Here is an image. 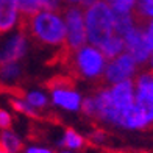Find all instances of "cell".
Returning <instances> with one entry per match:
<instances>
[{
	"mask_svg": "<svg viewBox=\"0 0 153 153\" xmlns=\"http://www.w3.org/2000/svg\"><path fill=\"white\" fill-rule=\"evenodd\" d=\"M19 30L25 36H30L44 45H61L66 44L67 28L66 20H62L56 13L41 11L34 16H20Z\"/></svg>",
	"mask_w": 153,
	"mask_h": 153,
	"instance_id": "6da1fadb",
	"label": "cell"
},
{
	"mask_svg": "<svg viewBox=\"0 0 153 153\" xmlns=\"http://www.w3.org/2000/svg\"><path fill=\"white\" fill-rule=\"evenodd\" d=\"M59 59L71 76L75 75L85 80H97L106 69V56L102 53L100 48L94 45H85L76 52H69L62 45L59 52Z\"/></svg>",
	"mask_w": 153,
	"mask_h": 153,
	"instance_id": "7a4b0ae2",
	"label": "cell"
},
{
	"mask_svg": "<svg viewBox=\"0 0 153 153\" xmlns=\"http://www.w3.org/2000/svg\"><path fill=\"white\" fill-rule=\"evenodd\" d=\"M88 41L91 45L102 48L116 34L113 8L106 2H99L86 10L85 14Z\"/></svg>",
	"mask_w": 153,
	"mask_h": 153,
	"instance_id": "3957f363",
	"label": "cell"
},
{
	"mask_svg": "<svg viewBox=\"0 0 153 153\" xmlns=\"http://www.w3.org/2000/svg\"><path fill=\"white\" fill-rule=\"evenodd\" d=\"M64 20L67 28V38L64 47L69 52H76L81 47H85L88 41V31H86V22L85 16L80 8H67L64 11Z\"/></svg>",
	"mask_w": 153,
	"mask_h": 153,
	"instance_id": "277c9868",
	"label": "cell"
},
{
	"mask_svg": "<svg viewBox=\"0 0 153 153\" xmlns=\"http://www.w3.org/2000/svg\"><path fill=\"white\" fill-rule=\"evenodd\" d=\"M137 62L130 53H122L120 56L114 58L111 62L106 64L105 75H103V81L111 83V85H117L125 80H130L131 75L136 72Z\"/></svg>",
	"mask_w": 153,
	"mask_h": 153,
	"instance_id": "5b68a950",
	"label": "cell"
},
{
	"mask_svg": "<svg viewBox=\"0 0 153 153\" xmlns=\"http://www.w3.org/2000/svg\"><path fill=\"white\" fill-rule=\"evenodd\" d=\"M123 41H125V47H127L128 53L134 58V61L137 64L147 62V59L152 56L150 55L152 48L147 42V38H145V33H144L142 28L134 27L130 33L125 34Z\"/></svg>",
	"mask_w": 153,
	"mask_h": 153,
	"instance_id": "8992f818",
	"label": "cell"
},
{
	"mask_svg": "<svg viewBox=\"0 0 153 153\" xmlns=\"http://www.w3.org/2000/svg\"><path fill=\"white\" fill-rule=\"evenodd\" d=\"M27 52V38L24 33H17L6 41L2 52V66L19 61Z\"/></svg>",
	"mask_w": 153,
	"mask_h": 153,
	"instance_id": "52a82bcc",
	"label": "cell"
},
{
	"mask_svg": "<svg viewBox=\"0 0 153 153\" xmlns=\"http://www.w3.org/2000/svg\"><path fill=\"white\" fill-rule=\"evenodd\" d=\"M53 103L67 111H78L81 108V97L74 88H59L52 91Z\"/></svg>",
	"mask_w": 153,
	"mask_h": 153,
	"instance_id": "ba28073f",
	"label": "cell"
},
{
	"mask_svg": "<svg viewBox=\"0 0 153 153\" xmlns=\"http://www.w3.org/2000/svg\"><path fill=\"white\" fill-rule=\"evenodd\" d=\"M113 8V16H114V31L120 38H125V34L130 33L136 27L134 24V16L133 10H123V8Z\"/></svg>",
	"mask_w": 153,
	"mask_h": 153,
	"instance_id": "9c48e42d",
	"label": "cell"
},
{
	"mask_svg": "<svg viewBox=\"0 0 153 153\" xmlns=\"http://www.w3.org/2000/svg\"><path fill=\"white\" fill-rule=\"evenodd\" d=\"M2 14H0V31L5 33L11 27H14L16 22H19L17 17V2L16 0H2Z\"/></svg>",
	"mask_w": 153,
	"mask_h": 153,
	"instance_id": "30bf717a",
	"label": "cell"
},
{
	"mask_svg": "<svg viewBox=\"0 0 153 153\" xmlns=\"http://www.w3.org/2000/svg\"><path fill=\"white\" fill-rule=\"evenodd\" d=\"M123 48H125V41H123V38H120L119 34H114V36L111 38L108 42L100 48V50H102V53L105 55L108 59H114V58H117V56H120Z\"/></svg>",
	"mask_w": 153,
	"mask_h": 153,
	"instance_id": "8fae6325",
	"label": "cell"
},
{
	"mask_svg": "<svg viewBox=\"0 0 153 153\" xmlns=\"http://www.w3.org/2000/svg\"><path fill=\"white\" fill-rule=\"evenodd\" d=\"M59 147H66L69 150H80L83 149V145H85V139L83 136H80L76 133L75 130L72 128H67L64 131V136L61 137V141L58 142Z\"/></svg>",
	"mask_w": 153,
	"mask_h": 153,
	"instance_id": "7c38bea8",
	"label": "cell"
},
{
	"mask_svg": "<svg viewBox=\"0 0 153 153\" xmlns=\"http://www.w3.org/2000/svg\"><path fill=\"white\" fill-rule=\"evenodd\" d=\"M0 142H2V150L8 152V153H19L22 150V141H20L19 136L14 134L11 130H3L2 131Z\"/></svg>",
	"mask_w": 153,
	"mask_h": 153,
	"instance_id": "4fadbf2b",
	"label": "cell"
},
{
	"mask_svg": "<svg viewBox=\"0 0 153 153\" xmlns=\"http://www.w3.org/2000/svg\"><path fill=\"white\" fill-rule=\"evenodd\" d=\"M20 16H34L41 13L39 0H16Z\"/></svg>",
	"mask_w": 153,
	"mask_h": 153,
	"instance_id": "5bb4252c",
	"label": "cell"
},
{
	"mask_svg": "<svg viewBox=\"0 0 153 153\" xmlns=\"http://www.w3.org/2000/svg\"><path fill=\"white\" fill-rule=\"evenodd\" d=\"M10 105L14 108L16 111H19V113H24L27 116H30V117H34V119H39V114H38V111L34 109L31 105H28L27 102H20L19 99H10Z\"/></svg>",
	"mask_w": 153,
	"mask_h": 153,
	"instance_id": "9a60e30c",
	"label": "cell"
},
{
	"mask_svg": "<svg viewBox=\"0 0 153 153\" xmlns=\"http://www.w3.org/2000/svg\"><path fill=\"white\" fill-rule=\"evenodd\" d=\"M25 102L31 105L34 109H42L47 106V97L42 92H28L25 95Z\"/></svg>",
	"mask_w": 153,
	"mask_h": 153,
	"instance_id": "2e32d148",
	"label": "cell"
},
{
	"mask_svg": "<svg viewBox=\"0 0 153 153\" xmlns=\"http://www.w3.org/2000/svg\"><path fill=\"white\" fill-rule=\"evenodd\" d=\"M19 75H20V67L16 64V62L2 66V80L3 81H11V80L17 78Z\"/></svg>",
	"mask_w": 153,
	"mask_h": 153,
	"instance_id": "e0dca14e",
	"label": "cell"
},
{
	"mask_svg": "<svg viewBox=\"0 0 153 153\" xmlns=\"http://www.w3.org/2000/svg\"><path fill=\"white\" fill-rule=\"evenodd\" d=\"M81 111H83V114H85V116L97 119V105H95V99H94V97H88V99L83 100Z\"/></svg>",
	"mask_w": 153,
	"mask_h": 153,
	"instance_id": "ac0fdd59",
	"label": "cell"
},
{
	"mask_svg": "<svg viewBox=\"0 0 153 153\" xmlns=\"http://www.w3.org/2000/svg\"><path fill=\"white\" fill-rule=\"evenodd\" d=\"M39 5H41V10L48 11V13H53L59 8L58 0H39Z\"/></svg>",
	"mask_w": 153,
	"mask_h": 153,
	"instance_id": "d6986e66",
	"label": "cell"
},
{
	"mask_svg": "<svg viewBox=\"0 0 153 153\" xmlns=\"http://www.w3.org/2000/svg\"><path fill=\"white\" fill-rule=\"evenodd\" d=\"M144 33H145V38H147V42H149L150 48L153 50V19L149 20L147 27L144 28Z\"/></svg>",
	"mask_w": 153,
	"mask_h": 153,
	"instance_id": "ffe728a7",
	"label": "cell"
},
{
	"mask_svg": "<svg viewBox=\"0 0 153 153\" xmlns=\"http://www.w3.org/2000/svg\"><path fill=\"white\" fill-rule=\"evenodd\" d=\"M0 125H2V130H10L11 127V117L5 109L0 111Z\"/></svg>",
	"mask_w": 153,
	"mask_h": 153,
	"instance_id": "44dd1931",
	"label": "cell"
},
{
	"mask_svg": "<svg viewBox=\"0 0 153 153\" xmlns=\"http://www.w3.org/2000/svg\"><path fill=\"white\" fill-rule=\"evenodd\" d=\"M25 153H53V152L44 147H28L25 149Z\"/></svg>",
	"mask_w": 153,
	"mask_h": 153,
	"instance_id": "7402d4cb",
	"label": "cell"
},
{
	"mask_svg": "<svg viewBox=\"0 0 153 153\" xmlns=\"http://www.w3.org/2000/svg\"><path fill=\"white\" fill-rule=\"evenodd\" d=\"M95 3H99V0H81V6L83 8H91V6H94Z\"/></svg>",
	"mask_w": 153,
	"mask_h": 153,
	"instance_id": "603a6c76",
	"label": "cell"
},
{
	"mask_svg": "<svg viewBox=\"0 0 153 153\" xmlns=\"http://www.w3.org/2000/svg\"><path fill=\"white\" fill-rule=\"evenodd\" d=\"M150 69H152V72H153V53H152V56H150Z\"/></svg>",
	"mask_w": 153,
	"mask_h": 153,
	"instance_id": "cb8c5ba5",
	"label": "cell"
},
{
	"mask_svg": "<svg viewBox=\"0 0 153 153\" xmlns=\"http://www.w3.org/2000/svg\"><path fill=\"white\" fill-rule=\"evenodd\" d=\"M61 153H72V152H69V150H64V152H61Z\"/></svg>",
	"mask_w": 153,
	"mask_h": 153,
	"instance_id": "d4e9b609",
	"label": "cell"
},
{
	"mask_svg": "<svg viewBox=\"0 0 153 153\" xmlns=\"http://www.w3.org/2000/svg\"><path fill=\"white\" fill-rule=\"evenodd\" d=\"M67 2H78V0H67ZM80 2H81V0H80Z\"/></svg>",
	"mask_w": 153,
	"mask_h": 153,
	"instance_id": "484cf974",
	"label": "cell"
},
{
	"mask_svg": "<svg viewBox=\"0 0 153 153\" xmlns=\"http://www.w3.org/2000/svg\"><path fill=\"white\" fill-rule=\"evenodd\" d=\"M0 153H8V152H5V150H2V152H0Z\"/></svg>",
	"mask_w": 153,
	"mask_h": 153,
	"instance_id": "4316f807",
	"label": "cell"
}]
</instances>
